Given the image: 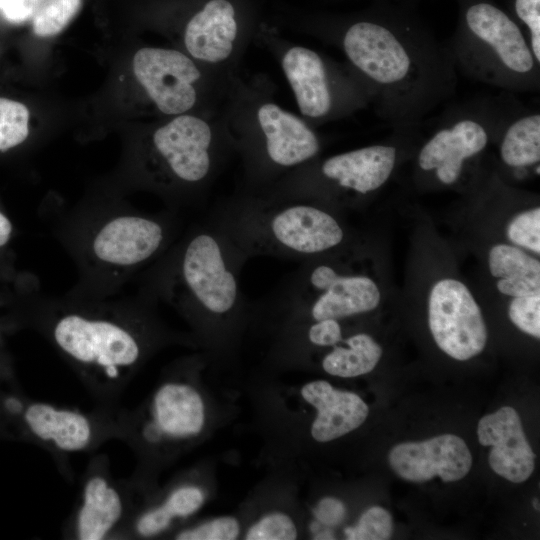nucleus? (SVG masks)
<instances>
[{
	"label": "nucleus",
	"instance_id": "33",
	"mask_svg": "<svg viewBox=\"0 0 540 540\" xmlns=\"http://www.w3.org/2000/svg\"><path fill=\"white\" fill-rule=\"evenodd\" d=\"M0 9L6 19L19 23L33 14L35 5L30 0H0Z\"/></svg>",
	"mask_w": 540,
	"mask_h": 540
},
{
	"label": "nucleus",
	"instance_id": "15",
	"mask_svg": "<svg viewBox=\"0 0 540 540\" xmlns=\"http://www.w3.org/2000/svg\"><path fill=\"white\" fill-rule=\"evenodd\" d=\"M477 434L480 444L493 447L488 461L496 474L513 483L524 482L531 476L536 455L514 408L504 406L482 417Z\"/></svg>",
	"mask_w": 540,
	"mask_h": 540
},
{
	"label": "nucleus",
	"instance_id": "28",
	"mask_svg": "<svg viewBox=\"0 0 540 540\" xmlns=\"http://www.w3.org/2000/svg\"><path fill=\"white\" fill-rule=\"evenodd\" d=\"M298 536L291 516L283 512H270L255 521L246 531V540H293Z\"/></svg>",
	"mask_w": 540,
	"mask_h": 540
},
{
	"label": "nucleus",
	"instance_id": "23",
	"mask_svg": "<svg viewBox=\"0 0 540 540\" xmlns=\"http://www.w3.org/2000/svg\"><path fill=\"white\" fill-rule=\"evenodd\" d=\"M204 491L195 485H184L174 489L164 502L143 513L136 522L139 535L150 537L165 531L176 518H185L195 513L204 503Z\"/></svg>",
	"mask_w": 540,
	"mask_h": 540
},
{
	"label": "nucleus",
	"instance_id": "34",
	"mask_svg": "<svg viewBox=\"0 0 540 540\" xmlns=\"http://www.w3.org/2000/svg\"><path fill=\"white\" fill-rule=\"evenodd\" d=\"M11 233L12 225L10 220L0 212V247L9 241Z\"/></svg>",
	"mask_w": 540,
	"mask_h": 540
},
{
	"label": "nucleus",
	"instance_id": "37",
	"mask_svg": "<svg viewBox=\"0 0 540 540\" xmlns=\"http://www.w3.org/2000/svg\"><path fill=\"white\" fill-rule=\"evenodd\" d=\"M35 6L37 3H39L41 0H30Z\"/></svg>",
	"mask_w": 540,
	"mask_h": 540
},
{
	"label": "nucleus",
	"instance_id": "25",
	"mask_svg": "<svg viewBox=\"0 0 540 540\" xmlns=\"http://www.w3.org/2000/svg\"><path fill=\"white\" fill-rule=\"evenodd\" d=\"M80 4L81 0H49L34 17V32L42 37L61 32L76 15Z\"/></svg>",
	"mask_w": 540,
	"mask_h": 540
},
{
	"label": "nucleus",
	"instance_id": "36",
	"mask_svg": "<svg viewBox=\"0 0 540 540\" xmlns=\"http://www.w3.org/2000/svg\"><path fill=\"white\" fill-rule=\"evenodd\" d=\"M533 507H534V509H536L537 511L540 509V508H539V501H538V499H534V500H533Z\"/></svg>",
	"mask_w": 540,
	"mask_h": 540
},
{
	"label": "nucleus",
	"instance_id": "32",
	"mask_svg": "<svg viewBox=\"0 0 540 540\" xmlns=\"http://www.w3.org/2000/svg\"><path fill=\"white\" fill-rule=\"evenodd\" d=\"M345 512V506L341 501L327 497L323 498L317 505L315 516L323 525L332 527L341 523L345 517Z\"/></svg>",
	"mask_w": 540,
	"mask_h": 540
},
{
	"label": "nucleus",
	"instance_id": "14",
	"mask_svg": "<svg viewBox=\"0 0 540 540\" xmlns=\"http://www.w3.org/2000/svg\"><path fill=\"white\" fill-rule=\"evenodd\" d=\"M394 472L411 482H425L439 476L444 482L464 478L471 469L472 455L464 440L443 434L422 442H404L389 453Z\"/></svg>",
	"mask_w": 540,
	"mask_h": 540
},
{
	"label": "nucleus",
	"instance_id": "19",
	"mask_svg": "<svg viewBox=\"0 0 540 540\" xmlns=\"http://www.w3.org/2000/svg\"><path fill=\"white\" fill-rule=\"evenodd\" d=\"M497 137L499 154L504 165L517 173H525L530 166H539L540 114L538 111H514L502 123Z\"/></svg>",
	"mask_w": 540,
	"mask_h": 540
},
{
	"label": "nucleus",
	"instance_id": "8",
	"mask_svg": "<svg viewBox=\"0 0 540 540\" xmlns=\"http://www.w3.org/2000/svg\"><path fill=\"white\" fill-rule=\"evenodd\" d=\"M342 270L329 261L307 259L251 307L281 315L284 330L307 320H340L375 309L381 297L377 284Z\"/></svg>",
	"mask_w": 540,
	"mask_h": 540
},
{
	"label": "nucleus",
	"instance_id": "18",
	"mask_svg": "<svg viewBox=\"0 0 540 540\" xmlns=\"http://www.w3.org/2000/svg\"><path fill=\"white\" fill-rule=\"evenodd\" d=\"M24 419L37 438L52 443L61 451L83 450L92 439L90 421L85 415L73 410L33 403L26 408Z\"/></svg>",
	"mask_w": 540,
	"mask_h": 540
},
{
	"label": "nucleus",
	"instance_id": "31",
	"mask_svg": "<svg viewBox=\"0 0 540 540\" xmlns=\"http://www.w3.org/2000/svg\"><path fill=\"white\" fill-rule=\"evenodd\" d=\"M509 318L521 331L540 337V294L513 297Z\"/></svg>",
	"mask_w": 540,
	"mask_h": 540
},
{
	"label": "nucleus",
	"instance_id": "1",
	"mask_svg": "<svg viewBox=\"0 0 540 540\" xmlns=\"http://www.w3.org/2000/svg\"><path fill=\"white\" fill-rule=\"evenodd\" d=\"M302 28L342 52L370 105L394 126H416L455 92L447 45L408 2L375 0L356 14L312 18Z\"/></svg>",
	"mask_w": 540,
	"mask_h": 540
},
{
	"label": "nucleus",
	"instance_id": "10",
	"mask_svg": "<svg viewBox=\"0 0 540 540\" xmlns=\"http://www.w3.org/2000/svg\"><path fill=\"white\" fill-rule=\"evenodd\" d=\"M503 100H480L447 111L423 143L417 165L446 186L456 184L468 162L481 155L497 136L510 112Z\"/></svg>",
	"mask_w": 540,
	"mask_h": 540
},
{
	"label": "nucleus",
	"instance_id": "22",
	"mask_svg": "<svg viewBox=\"0 0 540 540\" xmlns=\"http://www.w3.org/2000/svg\"><path fill=\"white\" fill-rule=\"evenodd\" d=\"M333 346L321 361L323 370L333 376L350 378L371 372L382 356V348L368 334L357 333Z\"/></svg>",
	"mask_w": 540,
	"mask_h": 540
},
{
	"label": "nucleus",
	"instance_id": "11",
	"mask_svg": "<svg viewBox=\"0 0 540 540\" xmlns=\"http://www.w3.org/2000/svg\"><path fill=\"white\" fill-rule=\"evenodd\" d=\"M172 215L123 213L101 221L87 243L91 261L105 271L123 273L150 262L167 249L176 233Z\"/></svg>",
	"mask_w": 540,
	"mask_h": 540
},
{
	"label": "nucleus",
	"instance_id": "17",
	"mask_svg": "<svg viewBox=\"0 0 540 540\" xmlns=\"http://www.w3.org/2000/svg\"><path fill=\"white\" fill-rule=\"evenodd\" d=\"M300 393L317 412L311 425V436L318 442H329L357 429L369 413L359 395L336 389L324 380L306 383Z\"/></svg>",
	"mask_w": 540,
	"mask_h": 540
},
{
	"label": "nucleus",
	"instance_id": "7",
	"mask_svg": "<svg viewBox=\"0 0 540 540\" xmlns=\"http://www.w3.org/2000/svg\"><path fill=\"white\" fill-rule=\"evenodd\" d=\"M254 40L278 62L300 116L312 127L345 118L370 106L368 91L351 68L312 48L285 39L259 23Z\"/></svg>",
	"mask_w": 540,
	"mask_h": 540
},
{
	"label": "nucleus",
	"instance_id": "20",
	"mask_svg": "<svg viewBox=\"0 0 540 540\" xmlns=\"http://www.w3.org/2000/svg\"><path fill=\"white\" fill-rule=\"evenodd\" d=\"M123 513L118 491L102 476L85 484L83 502L76 519V533L82 540H101L116 525Z\"/></svg>",
	"mask_w": 540,
	"mask_h": 540
},
{
	"label": "nucleus",
	"instance_id": "29",
	"mask_svg": "<svg viewBox=\"0 0 540 540\" xmlns=\"http://www.w3.org/2000/svg\"><path fill=\"white\" fill-rule=\"evenodd\" d=\"M241 525L233 516H221L180 531L179 540H234L240 536Z\"/></svg>",
	"mask_w": 540,
	"mask_h": 540
},
{
	"label": "nucleus",
	"instance_id": "3",
	"mask_svg": "<svg viewBox=\"0 0 540 540\" xmlns=\"http://www.w3.org/2000/svg\"><path fill=\"white\" fill-rule=\"evenodd\" d=\"M265 76L227 79L220 116L242 162L240 191H261L292 170L314 160L321 151L315 128L281 107Z\"/></svg>",
	"mask_w": 540,
	"mask_h": 540
},
{
	"label": "nucleus",
	"instance_id": "5",
	"mask_svg": "<svg viewBox=\"0 0 540 540\" xmlns=\"http://www.w3.org/2000/svg\"><path fill=\"white\" fill-rule=\"evenodd\" d=\"M458 21L447 48L456 69L510 92H536L540 63L510 13L494 0H457Z\"/></svg>",
	"mask_w": 540,
	"mask_h": 540
},
{
	"label": "nucleus",
	"instance_id": "16",
	"mask_svg": "<svg viewBox=\"0 0 540 540\" xmlns=\"http://www.w3.org/2000/svg\"><path fill=\"white\" fill-rule=\"evenodd\" d=\"M206 407L199 391L190 384L169 382L155 393L151 421L143 430L148 441L181 440L197 436L205 426Z\"/></svg>",
	"mask_w": 540,
	"mask_h": 540
},
{
	"label": "nucleus",
	"instance_id": "2",
	"mask_svg": "<svg viewBox=\"0 0 540 540\" xmlns=\"http://www.w3.org/2000/svg\"><path fill=\"white\" fill-rule=\"evenodd\" d=\"M247 261L209 216L158 263L150 278V294L173 303L212 346L224 347L250 313L240 283Z\"/></svg>",
	"mask_w": 540,
	"mask_h": 540
},
{
	"label": "nucleus",
	"instance_id": "27",
	"mask_svg": "<svg viewBox=\"0 0 540 540\" xmlns=\"http://www.w3.org/2000/svg\"><path fill=\"white\" fill-rule=\"evenodd\" d=\"M507 11L522 29L533 56L540 63V0H506Z\"/></svg>",
	"mask_w": 540,
	"mask_h": 540
},
{
	"label": "nucleus",
	"instance_id": "6",
	"mask_svg": "<svg viewBox=\"0 0 540 540\" xmlns=\"http://www.w3.org/2000/svg\"><path fill=\"white\" fill-rule=\"evenodd\" d=\"M234 153L220 113L180 114L152 130L147 176L172 199L198 198Z\"/></svg>",
	"mask_w": 540,
	"mask_h": 540
},
{
	"label": "nucleus",
	"instance_id": "35",
	"mask_svg": "<svg viewBox=\"0 0 540 540\" xmlns=\"http://www.w3.org/2000/svg\"><path fill=\"white\" fill-rule=\"evenodd\" d=\"M5 407L9 412L17 414L22 410L23 405L17 398L9 397L5 400Z\"/></svg>",
	"mask_w": 540,
	"mask_h": 540
},
{
	"label": "nucleus",
	"instance_id": "12",
	"mask_svg": "<svg viewBox=\"0 0 540 540\" xmlns=\"http://www.w3.org/2000/svg\"><path fill=\"white\" fill-rule=\"evenodd\" d=\"M52 334L67 356L111 379L134 366L143 353L142 342L132 330L107 318L67 313L55 322Z\"/></svg>",
	"mask_w": 540,
	"mask_h": 540
},
{
	"label": "nucleus",
	"instance_id": "9",
	"mask_svg": "<svg viewBox=\"0 0 540 540\" xmlns=\"http://www.w3.org/2000/svg\"><path fill=\"white\" fill-rule=\"evenodd\" d=\"M398 159L394 144H374L314 160L287 173L256 192L274 199L320 203L336 195H368L392 175Z\"/></svg>",
	"mask_w": 540,
	"mask_h": 540
},
{
	"label": "nucleus",
	"instance_id": "4",
	"mask_svg": "<svg viewBox=\"0 0 540 540\" xmlns=\"http://www.w3.org/2000/svg\"><path fill=\"white\" fill-rule=\"evenodd\" d=\"M210 217L248 260L268 256L305 261L337 249L346 238L341 222L319 203L240 190Z\"/></svg>",
	"mask_w": 540,
	"mask_h": 540
},
{
	"label": "nucleus",
	"instance_id": "13",
	"mask_svg": "<svg viewBox=\"0 0 540 540\" xmlns=\"http://www.w3.org/2000/svg\"><path fill=\"white\" fill-rule=\"evenodd\" d=\"M428 321L438 347L456 360H468L486 345L488 333L481 309L458 280L442 279L433 286Z\"/></svg>",
	"mask_w": 540,
	"mask_h": 540
},
{
	"label": "nucleus",
	"instance_id": "30",
	"mask_svg": "<svg viewBox=\"0 0 540 540\" xmlns=\"http://www.w3.org/2000/svg\"><path fill=\"white\" fill-rule=\"evenodd\" d=\"M507 236L516 245L540 253V208L517 214L507 226Z\"/></svg>",
	"mask_w": 540,
	"mask_h": 540
},
{
	"label": "nucleus",
	"instance_id": "24",
	"mask_svg": "<svg viewBox=\"0 0 540 540\" xmlns=\"http://www.w3.org/2000/svg\"><path fill=\"white\" fill-rule=\"evenodd\" d=\"M29 134V111L17 101L0 98V151L13 148Z\"/></svg>",
	"mask_w": 540,
	"mask_h": 540
},
{
	"label": "nucleus",
	"instance_id": "26",
	"mask_svg": "<svg viewBox=\"0 0 540 540\" xmlns=\"http://www.w3.org/2000/svg\"><path fill=\"white\" fill-rule=\"evenodd\" d=\"M393 523L390 513L379 506L367 509L353 527L344 530L348 540H387L392 536Z\"/></svg>",
	"mask_w": 540,
	"mask_h": 540
},
{
	"label": "nucleus",
	"instance_id": "21",
	"mask_svg": "<svg viewBox=\"0 0 540 540\" xmlns=\"http://www.w3.org/2000/svg\"><path fill=\"white\" fill-rule=\"evenodd\" d=\"M490 273L497 289L512 297L540 294V263L517 247L497 244L488 255Z\"/></svg>",
	"mask_w": 540,
	"mask_h": 540
}]
</instances>
